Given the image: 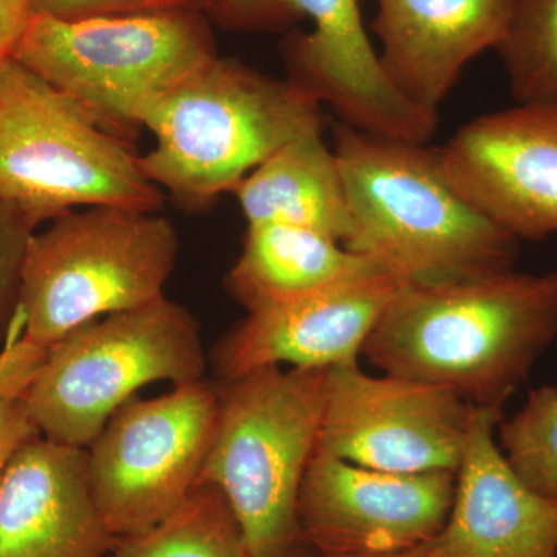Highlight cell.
<instances>
[{
  "instance_id": "1",
  "label": "cell",
  "mask_w": 557,
  "mask_h": 557,
  "mask_svg": "<svg viewBox=\"0 0 557 557\" xmlns=\"http://www.w3.org/2000/svg\"><path fill=\"white\" fill-rule=\"evenodd\" d=\"M557 338V271L509 270L438 285H403L362 357L387 375L504 409Z\"/></svg>"
},
{
  "instance_id": "2",
  "label": "cell",
  "mask_w": 557,
  "mask_h": 557,
  "mask_svg": "<svg viewBox=\"0 0 557 557\" xmlns=\"http://www.w3.org/2000/svg\"><path fill=\"white\" fill-rule=\"evenodd\" d=\"M333 150L350 208L346 247L405 285L515 270L520 240L461 196L438 149L336 123Z\"/></svg>"
},
{
  "instance_id": "3",
  "label": "cell",
  "mask_w": 557,
  "mask_h": 557,
  "mask_svg": "<svg viewBox=\"0 0 557 557\" xmlns=\"http://www.w3.org/2000/svg\"><path fill=\"white\" fill-rule=\"evenodd\" d=\"M156 145L146 177L183 208L203 209L288 141L324 127L321 102L292 79L214 58L161 98L143 124Z\"/></svg>"
},
{
  "instance_id": "4",
  "label": "cell",
  "mask_w": 557,
  "mask_h": 557,
  "mask_svg": "<svg viewBox=\"0 0 557 557\" xmlns=\"http://www.w3.org/2000/svg\"><path fill=\"white\" fill-rule=\"evenodd\" d=\"M13 57L127 141L161 98L219 54L201 10L76 20L39 11Z\"/></svg>"
},
{
  "instance_id": "5",
  "label": "cell",
  "mask_w": 557,
  "mask_h": 557,
  "mask_svg": "<svg viewBox=\"0 0 557 557\" xmlns=\"http://www.w3.org/2000/svg\"><path fill=\"white\" fill-rule=\"evenodd\" d=\"M327 373L270 366L225 381L199 482L218 487L252 557L300 541L299 491L319 445Z\"/></svg>"
},
{
  "instance_id": "6",
  "label": "cell",
  "mask_w": 557,
  "mask_h": 557,
  "mask_svg": "<svg viewBox=\"0 0 557 557\" xmlns=\"http://www.w3.org/2000/svg\"><path fill=\"white\" fill-rule=\"evenodd\" d=\"M177 256V231L157 212H65L28 244L17 339L47 348L86 322L161 298Z\"/></svg>"
},
{
  "instance_id": "7",
  "label": "cell",
  "mask_w": 557,
  "mask_h": 557,
  "mask_svg": "<svg viewBox=\"0 0 557 557\" xmlns=\"http://www.w3.org/2000/svg\"><path fill=\"white\" fill-rule=\"evenodd\" d=\"M0 203L36 226L73 209L157 212L163 190L143 172L129 141L101 129L14 57L0 60Z\"/></svg>"
},
{
  "instance_id": "8",
  "label": "cell",
  "mask_w": 557,
  "mask_h": 557,
  "mask_svg": "<svg viewBox=\"0 0 557 557\" xmlns=\"http://www.w3.org/2000/svg\"><path fill=\"white\" fill-rule=\"evenodd\" d=\"M205 368L196 319L161 296L86 322L51 344L22 399L42 437L86 449L139 388L203 380Z\"/></svg>"
},
{
  "instance_id": "9",
  "label": "cell",
  "mask_w": 557,
  "mask_h": 557,
  "mask_svg": "<svg viewBox=\"0 0 557 557\" xmlns=\"http://www.w3.org/2000/svg\"><path fill=\"white\" fill-rule=\"evenodd\" d=\"M220 391L203 380L121 406L86 448L95 504L115 537L166 519L199 482Z\"/></svg>"
},
{
  "instance_id": "10",
  "label": "cell",
  "mask_w": 557,
  "mask_h": 557,
  "mask_svg": "<svg viewBox=\"0 0 557 557\" xmlns=\"http://www.w3.org/2000/svg\"><path fill=\"white\" fill-rule=\"evenodd\" d=\"M203 13L211 24L242 32L284 30L310 20L313 30L282 44L289 79L355 129L420 145L434 137L437 113L417 108L392 86L358 0H207Z\"/></svg>"
},
{
  "instance_id": "11",
  "label": "cell",
  "mask_w": 557,
  "mask_h": 557,
  "mask_svg": "<svg viewBox=\"0 0 557 557\" xmlns=\"http://www.w3.org/2000/svg\"><path fill=\"white\" fill-rule=\"evenodd\" d=\"M474 409L448 388L339 366L329 369L318 449L398 474L457 472Z\"/></svg>"
},
{
  "instance_id": "12",
  "label": "cell",
  "mask_w": 557,
  "mask_h": 557,
  "mask_svg": "<svg viewBox=\"0 0 557 557\" xmlns=\"http://www.w3.org/2000/svg\"><path fill=\"white\" fill-rule=\"evenodd\" d=\"M456 496V472L398 474L317 449L299 491L300 539L319 557L406 552L437 536Z\"/></svg>"
},
{
  "instance_id": "13",
  "label": "cell",
  "mask_w": 557,
  "mask_h": 557,
  "mask_svg": "<svg viewBox=\"0 0 557 557\" xmlns=\"http://www.w3.org/2000/svg\"><path fill=\"white\" fill-rule=\"evenodd\" d=\"M446 177L519 240L557 236V102L469 121L438 149Z\"/></svg>"
},
{
  "instance_id": "14",
  "label": "cell",
  "mask_w": 557,
  "mask_h": 557,
  "mask_svg": "<svg viewBox=\"0 0 557 557\" xmlns=\"http://www.w3.org/2000/svg\"><path fill=\"white\" fill-rule=\"evenodd\" d=\"M504 410L475 408L456 496L437 536L420 545L432 557H557V497L527 485L497 442Z\"/></svg>"
},
{
  "instance_id": "15",
  "label": "cell",
  "mask_w": 557,
  "mask_h": 557,
  "mask_svg": "<svg viewBox=\"0 0 557 557\" xmlns=\"http://www.w3.org/2000/svg\"><path fill=\"white\" fill-rule=\"evenodd\" d=\"M403 285L380 274L248 311L218 347L219 373L230 381L270 366L329 370L358 364L366 341Z\"/></svg>"
},
{
  "instance_id": "16",
  "label": "cell",
  "mask_w": 557,
  "mask_h": 557,
  "mask_svg": "<svg viewBox=\"0 0 557 557\" xmlns=\"http://www.w3.org/2000/svg\"><path fill=\"white\" fill-rule=\"evenodd\" d=\"M86 449L40 434L22 443L0 483V557H108Z\"/></svg>"
},
{
  "instance_id": "17",
  "label": "cell",
  "mask_w": 557,
  "mask_h": 557,
  "mask_svg": "<svg viewBox=\"0 0 557 557\" xmlns=\"http://www.w3.org/2000/svg\"><path fill=\"white\" fill-rule=\"evenodd\" d=\"M516 0H376L372 32L387 79L437 113L465 67L507 33Z\"/></svg>"
},
{
  "instance_id": "18",
  "label": "cell",
  "mask_w": 557,
  "mask_h": 557,
  "mask_svg": "<svg viewBox=\"0 0 557 557\" xmlns=\"http://www.w3.org/2000/svg\"><path fill=\"white\" fill-rule=\"evenodd\" d=\"M380 274L387 273L379 263L327 234L281 223H248L226 284L237 302L256 311Z\"/></svg>"
},
{
  "instance_id": "19",
  "label": "cell",
  "mask_w": 557,
  "mask_h": 557,
  "mask_svg": "<svg viewBox=\"0 0 557 557\" xmlns=\"http://www.w3.org/2000/svg\"><path fill=\"white\" fill-rule=\"evenodd\" d=\"M248 223H281L327 234L346 245L351 233L346 185L324 132L299 135L233 189Z\"/></svg>"
},
{
  "instance_id": "20",
  "label": "cell",
  "mask_w": 557,
  "mask_h": 557,
  "mask_svg": "<svg viewBox=\"0 0 557 557\" xmlns=\"http://www.w3.org/2000/svg\"><path fill=\"white\" fill-rule=\"evenodd\" d=\"M108 557H252L236 516L218 487L197 482L157 525L116 537Z\"/></svg>"
},
{
  "instance_id": "21",
  "label": "cell",
  "mask_w": 557,
  "mask_h": 557,
  "mask_svg": "<svg viewBox=\"0 0 557 557\" xmlns=\"http://www.w3.org/2000/svg\"><path fill=\"white\" fill-rule=\"evenodd\" d=\"M497 50L519 104L557 102V0H516Z\"/></svg>"
},
{
  "instance_id": "22",
  "label": "cell",
  "mask_w": 557,
  "mask_h": 557,
  "mask_svg": "<svg viewBox=\"0 0 557 557\" xmlns=\"http://www.w3.org/2000/svg\"><path fill=\"white\" fill-rule=\"evenodd\" d=\"M497 442L509 467L528 486L557 497V387L528 394L519 412L502 420Z\"/></svg>"
},
{
  "instance_id": "23",
  "label": "cell",
  "mask_w": 557,
  "mask_h": 557,
  "mask_svg": "<svg viewBox=\"0 0 557 557\" xmlns=\"http://www.w3.org/2000/svg\"><path fill=\"white\" fill-rule=\"evenodd\" d=\"M36 231L38 226L24 212L0 203V343L17 339L22 269Z\"/></svg>"
},
{
  "instance_id": "24",
  "label": "cell",
  "mask_w": 557,
  "mask_h": 557,
  "mask_svg": "<svg viewBox=\"0 0 557 557\" xmlns=\"http://www.w3.org/2000/svg\"><path fill=\"white\" fill-rule=\"evenodd\" d=\"M207 0H39L40 13L76 20V17L112 16V14L156 13V11L201 10Z\"/></svg>"
},
{
  "instance_id": "25",
  "label": "cell",
  "mask_w": 557,
  "mask_h": 557,
  "mask_svg": "<svg viewBox=\"0 0 557 557\" xmlns=\"http://www.w3.org/2000/svg\"><path fill=\"white\" fill-rule=\"evenodd\" d=\"M47 348L16 339L0 350V398L25 392L42 364Z\"/></svg>"
},
{
  "instance_id": "26",
  "label": "cell",
  "mask_w": 557,
  "mask_h": 557,
  "mask_svg": "<svg viewBox=\"0 0 557 557\" xmlns=\"http://www.w3.org/2000/svg\"><path fill=\"white\" fill-rule=\"evenodd\" d=\"M39 434L25 408L22 395L0 398V483L22 443Z\"/></svg>"
},
{
  "instance_id": "27",
  "label": "cell",
  "mask_w": 557,
  "mask_h": 557,
  "mask_svg": "<svg viewBox=\"0 0 557 557\" xmlns=\"http://www.w3.org/2000/svg\"><path fill=\"white\" fill-rule=\"evenodd\" d=\"M38 13L39 0H0V60L13 57Z\"/></svg>"
},
{
  "instance_id": "28",
  "label": "cell",
  "mask_w": 557,
  "mask_h": 557,
  "mask_svg": "<svg viewBox=\"0 0 557 557\" xmlns=\"http://www.w3.org/2000/svg\"><path fill=\"white\" fill-rule=\"evenodd\" d=\"M311 552H313V548L300 539L299 542H296L295 545H292L287 552L282 553L278 557H313Z\"/></svg>"
},
{
  "instance_id": "29",
  "label": "cell",
  "mask_w": 557,
  "mask_h": 557,
  "mask_svg": "<svg viewBox=\"0 0 557 557\" xmlns=\"http://www.w3.org/2000/svg\"><path fill=\"white\" fill-rule=\"evenodd\" d=\"M341 557H432L424 552L423 548L417 547L412 549H406V552L388 553V555H375V556H341Z\"/></svg>"
}]
</instances>
